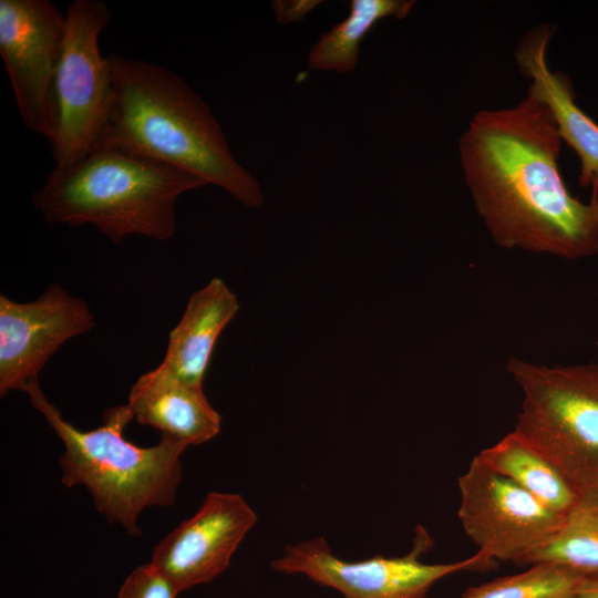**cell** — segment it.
<instances>
[{
    "label": "cell",
    "mask_w": 598,
    "mask_h": 598,
    "mask_svg": "<svg viewBox=\"0 0 598 598\" xmlns=\"http://www.w3.org/2000/svg\"><path fill=\"white\" fill-rule=\"evenodd\" d=\"M561 138L530 95L474 114L458 141L473 204L496 245L578 259L598 254V195L574 197L560 174Z\"/></svg>",
    "instance_id": "cell-1"
},
{
    "label": "cell",
    "mask_w": 598,
    "mask_h": 598,
    "mask_svg": "<svg viewBox=\"0 0 598 598\" xmlns=\"http://www.w3.org/2000/svg\"><path fill=\"white\" fill-rule=\"evenodd\" d=\"M112 99L101 144L181 168L257 208L259 182L234 157L205 101L175 72L116 53L106 56Z\"/></svg>",
    "instance_id": "cell-2"
},
{
    "label": "cell",
    "mask_w": 598,
    "mask_h": 598,
    "mask_svg": "<svg viewBox=\"0 0 598 598\" xmlns=\"http://www.w3.org/2000/svg\"><path fill=\"white\" fill-rule=\"evenodd\" d=\"M206 185L198 176L112 144L53 169L32 195L48 224L92 225L115 245L141 235L166 241L176 231L175 203Z\"/></svg>",
    "instance_id": "cell-3"
},
{
    "label": "cell",
    "mask_w": 598,
    "mask_h": 598,
    "mask_svg": "<svg viewBox=\"0 0 598 598\" xmlns=\"http://www.w3.org/2000/svg\"><path fill=\"white\" fill-rule=\"evenodd\" d=\"M23 391L64 445L59 458L62 483L66 487L84 486L109 523L138 536L137 520L144 509L174 505L185 444L161 436L156 445L140 447L125 440L123 431L134 419L127 405L107 409L102 425L81 431L48 401L39 379Z\"/></svg>",
    "instance_id": "cell-4"
},
{
    "label": "cell",
    "mask_w": 598,
    "mask_h": 598,
    "mask_svg": "<svg viewBox=\"0 0 598 598\" xmlns=\"http://www.w3.org/2000/svg\"><path fill=\"white\" fill-rule=\"evenodd\" d=\"M523 393L515 431L581 494L598 492V364H535L512 357Z\"/></svg>",
    "instance_id": "cell-5"
},
{
    "label": "cell",
    "mask_w": 598,
    "mask_h": 598,
    "mask_svg": "<svg viewBox=\"0 0 598 598\" xmlns=\"http://www.w3.org/2000/svg\"><path fill=\"white\" fill-rule=\"evenodd\" d=\"M112 18L104 1L75 0L54 78V134L49 142L54 169H64L101 145L107 124L112 84L99 37Z\"/></svg>",
    "instance_id": "cell-6"
},
{
    "label": "cell",
    "mask_w": 598,
    "mask_h": 598,
    "mask_svg": "<svg viewBox=\"0 0 598 598\" xmlns=\"http://www.w3.org/2000/svg\"><path fill=\"white\" fill-rule=\"evenodd\" d=\"M432 546L427 530L417 525L406 555L347 561L333 555L323 537H316L287 546L283 555L271 561V568L283 575H305L344 598H427L433 585L451 574L485 571L496 566V560L480 550L456 563H422L420 557Z\"/></svg>",
    "instance_id": "cell-7"
},
{
    "label": "cell",
    "mask_w": 598,
    "mask_h": 598,
    "mask_svg": "<svg viewBox=\"0 0 598 598\" xmlns=\"http://www.w3.org/2000/svg\"><path fill=\"white\" fill-rule=\"evenodd\" d=\"M458 519L478 547L494 560L524 561L559 529L560 515L476 457L458 477Z\"/></svg>",
    "instance_id": "cell-8"
},
{
    "label": "cell",
    "mask_w": 598,
    "mask_h": 598,
    "mask_svg": "<svg viewBox=\"0 0 598 598\" xmlns=\"http://www.w3.org/2000/svg\"><path fill=\"white\" fill-rule=\"evenodd\" d=\"M65 16L50 0H0V55L24 125L54 134V78Z\"/></svg>",
    "instance_id": "cell-9"
},
{
    "label": "cell",
    "mask_w": 598,
    "mask_h": 598,
    "mask_svg": "<svg viewBox=\"0 0 598 598\" xmlns=\"http://www.w3.org/2000/svg\"><path fill=\"white\" fill-rule=\"evenodd\" d=\"M86 302L58 283L37 299L17 302L0 296V394L21 390L71 338L94 327Z\"/></svg>",
    "instance_id": "cell-10"
},
{
    "label": "cell",
    "mask_w": 598,
    "mask_h": 598,
    "mask_svg": "<svg viewBox=\"0 0 598 598\" xmlns=\"http://www.w3.org/2000/svg\"><path fill=\"white\" fill-rule=\"evenodd\" d=\"M257 519L240 495L212 492L153 548L150 563L178 592L209 582L228 568Z\"/></svg>",
    "instance_id": "cell-11"
},
{
    "label": "cell",
    "mask_w": 598,
    "mask_h": 598,
    "mask_svg": "<svg viewBox=\"0 0 598 598\" xmlns=\"http://www.w3.org/2000/svg\"><path fill=\"white\" fill-rule=\"evenodd\" d=\"M551 34L548 24L527 32L515 50L516 62L529 80L527 94L549 110L561 141L578 155L580 186L591 187L598 195V124L576 104L567 76L550 70L547 48Z\"/></svg>",
    "instance_id": "cell-12"
},
{
    "label": "cell",
    "mask_w": 598,
    "mask_h": 598,
    "mask_svg": "<svg viewBox=\"0 0 598 598\" xmlns=\"http://www.w3.org/2000/svg\"><path fill=\"white\" fill-rule=\"evenodd\" d=\"M126 405L140 424L186 446L203 444L220 430V415L203 388L179 380L161 365L135 381Z\"/></svg>",
    "instance_id": "cell-13"
},
{
    "label": "cell",
    "mask_w": 598,
    "mask_h": 598,
    "mask_svg": "<svg viewBox=\"0 0 598 598\" xmlns=\"http://www.w3.org/2000/svg\"><path fill=\"white\" fill-rule=\"evenodd\" d=\"M239 310L235 293L219 278L212 279L189 298L171 331L161 367L179 380L202 386L215 343Z\"/></svg>",
    "instance_id": "cell-14"
},
{
    "label": "cell",
    "mask_w": 598,
    "mask_h": 598,
    "mask_svg": "<svg viewBox=\"0 0 598 598\" xmlns=\"http://www.w3.org/2000/svg\"><path fill=\"white\" fill-rule=\"evenodd\" d=\"M475 457L560 515H566L580 496L557 467L515 430Z\"/></svg>",
    "instance_id": "cell-15"
},
{
    "label": "cell",
    "mask_w": 598,
    "mask_h": 598,
    "mask_svg": "<svg viewBox=\"0 0 598 598\" xmlns=\"http://www.w3.org/2000/svg\"><path fill=\"white\" fill-rule=\"evenodd\" d=\"M409 0H352L348 17L323 32L311 48L307 63L311 70L348 73L357 66L360 44L382 19H402L413 8Z\"/></svg>",
    "instance_id": "cell-16"
},
{
    "label": "cell",
    "mask_w": 598,
    "mask_h": 598,
    "mask_svg": "<svg viewBox=\"0 0 598 598\" xmlns=\"http://www.w3.org/2000/svg\"><path fill=\"white\" fill-rule=\"evenodd\" d=\"M539 563L558 564L588 577L598 576V492L581 493L557 533L524 565Z\"/></svg>",
    "instance_id": "cell-17"
},
{
    "label": "cell",
    "mask_w": 598,
    "mask_h": 598,
    "mask_svg": "<svg viewBox=\"0 0 598 598\" xmlns=\"http://www.w3.org/2000/svg\"><path fill=\"white\" fill-rule=\"evenodd\" d=\"M586 578L568 567L539 563L523 573L470 587L460 598H571Z\"/></svg>",
    "instance_id": "cell-18"
},
{
    "label": "cell",
    "mask_w": 598,
    "mask_h": 598,
    "mask_svg": "<svg viewBox=\"0 0 598 598\" xmlns=\"http://www.w3.org/2000/svg\"><path fill=\"white\" fill-rule=\"evenodd\" d=\"M179 592L151 564L136 567L123 581L117 598H176Z\"/></svg>",
    "instance_id": "cell-19"
},
{
    "label": "cell",
    "mask_w": 598,
    "mask_h": 598,
    "mask_svg": "<svg viewBox=\"0 0 598 598\" xmlns=\"http://www.w3.org/2000/svg\"><path fill=\"white\" fill-rule=\"evenodd\" d=\"M277 3L279 4L274 3V9L278 20L289 23L290 21L301 19L310 9L315 7L316 2L313 4H309L307 1L288 2L289 4H286L285 1H279Z\"/></svg>",
    "instance_id": "cell-20"
},
{
    "label": "cell",
    "mask_w": 598,
    "mask_h": 598,
    "mask_svg": "<svg viewBox=\"0 0 598 598\" xmlns=\"http://www.w3.org/2000/svg\"><path fill=\"white\" fill-rule=\"evenodd\" d=\"M571 598H598V576L586 578Z\"/></svg>",
    "instance_id": "cell-21"
}]
</instances>
